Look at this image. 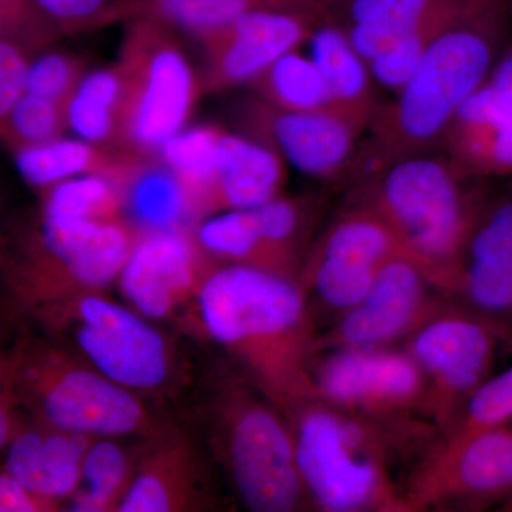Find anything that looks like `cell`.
<instances>
[{"mask_svg": "<svg viewBox=\"0 0 512 512\" xmlns=\"http://www.w3.org/2000/svg\"><path fill=\"white\" fill-rule=\"evenodd\" d=\"M508 423H512V365L491 376L474 393L456 429L446 439Z\"/></svg>", "mask_w": 512, "mask_h": 512, "instance_id": "36", "label": "cell"}, {"mask_svg": "<svg viewBox=\"0 0 512 512\" xmlns=\"http://www.w3.org/2000/svg\"><path fill=\"white\" fill-rule=\"evenodd\" d=\"M239 119L247 136L319 180L346 181L363 136L333 111L282 110L255 96L242 104Z\"/></svg>", "mask_w": 512, "mask_h": 512, "instance_id": "16", "label": "cell"}, {"mask_svg": "<svg viewBox=\"0 0 512 512\" xmlns=\"http://www.w3.org/2000/svg\"><path fill=\"white\" fill-rule=\"evenodd\" d=\"M2 138L12 151L40 146L62 137L67 126L66 106L26 93L0 117Z\"/></svg>", "mask_w": 512, "mask_h": 512, "instance_id": "34", "label": "cell"}, {"mask_svg": "<svg viewBox=\"0 0 512 512\" xmlns=\"http://www.w3.org/2000/svg\"><path fill=\"white\" fill-rule=\"evenodd\" d=\"M144 158L124 151L69 138H56L40 146L16 151L15 163L26 183L45 190L60 181L87 174L114 178L123 188L131 171Z\"/></svg>", "mask_w": 512, "mask_h": 512, "instance_id": "24", "label": "cell"}, {"mask_svg": "<svg viewBox=\"0 0 512 512\" xmlns=\"http://www.w3.org/2000/svg\"><path fill=\"white\" fill-rule=\"evenodd\" d=\"M124 208L141 232L181 229L194 218L188 192L160 157L144 158L123 184Z\"/></svg>", "mask_w": 512, "mask_h": 512, "instance_id": "25", "label": "cell"}, {"mask_svg": "<svg viewBox=\"0 0 512 512\" xmlns=\"http://www.w3.org/2000/svg\"><path fill=\"white\" fill-rule=\"evenodd\" d=\"M318 211L313 200L282 195L255 208L262 237L285 275L299 279L303 244L311 234Z\"/></svg>", "mask_w": 512, "mask_h": 512, "instance_id": "30", "label": "cell"}, {"mask_svg": "<svg viewBox=\"0 0 512 512\" xmlns=\"http://www.w3.org/2000/svg\"><path fill=\"white\" fill-rule=\"evenodd\" d=\"M320 23L299 13L264 10L198 37L207 60L204 90L249 86L279 57L299 49Z\"/></svg>", "mask_w": 512, "mask_h": 512, "instance_id": "17", "label": "cell"}, {"mask_svg": "<svg viewBox=\"0 0 512 512\" xmlns=\"http://www.w3.org/2000/svg\"><path fill=\"white\" fill-rule=\"evenodd\" d=\"M512 8V0H333V22L367 64L400 39L429 49L443 33Z\"/></svg>", "mask_w": 512, "mask_h": 512, "instance_id": "15", "label": "cell"}, {"mask_svg": "<svg viewBox=\"0 0 512 512\" xmlns=\"http://www.w3.org/2000/svg\"><path fill=\"white\" fill-rule=\"evenodd\" d=\"M67 126L89 143L117 150L119 110L76 89L66 106Z\"/></svg>", "mask_w": 512, "mask_h": 512, "instance_id": "38", "label": "cell"}, {"mask_svg": "<svg viewBox=\"0 0 512 512\" xmlns=\"http://www.w3.org/2000/svg\"><path fill=\"white\" fill-rule=\"evenodd\" d=\"M511 19L512 8L497 10L431 43L396 99L382 104L367 128L346 178L349 188L443 143L458 110L503 53Z\"/></svg>", "mask_w": 512, "mask_h": 512, "instance_id": "3", "label": "cell"}, {"mask_svg": "<svg viewBox=\"0 0 512 512\" xmlns=\"http://www.w3.org/2000/svg\"><path fill=\"white\" fill-rule=\"evenodd\" d=\"M487 192L450 158L423 154L352 185L345 202L375 212L446 296Z\"/></svg>", "mask_w": 512, "mask_h": 512, "instance_id": "4", "label": "cell"}, {"mask_svg": "<svg viewBox=\"0 0 512 512\" xmlns=\"http://www.w3.org/2000/svg\"><path fill=\"white\" fill-rule=\"evenodd\" d=\"M413 512L480 511L512 498V423L441 439L406 485Z\"/></svg>", "mask_w": 512, "mask_h": 512, "instance_id": "8", "label": "cell"}, {"mask_svg": "<svg viewBox=\"0 0 512 512\" xmlns=\"http://www.w3.org/2000/svg\"><path fill=\"white\" fill-rule=\"evenodd\" d=\"M143 232L123 220L43 218L35 274L96 289L120 276Z\"/></svg>", "mask_w": 512, "mask_h": 512, "instance_id": "18", "label": "cell"}, {"mask_svg": "<svg viewBox=\"0 0 512 512\" xmlns=\"http://www.w3.org/2000/svg\"><path fill=\"white\" fill-rule=\"evenodd\" d=\"M124 25L116 63L123 84L117 150L158 157L167 141L187 127L204 84L174 29L150 19Z\"/></svg>", "mask_w": 512, "mask_h": 512, "instance_id": "5", "label": "cell"}, {"mask_svg": "<svg viewBox=\"0 0 512 512\" xmlns=\"http://www.w3.org/2000/svg\"><path fill=\"white\" fill-rule=\"evenodd\" d=\"M309 42V56L318 66L328 89L330 111L360 133H366L382 106L369 64L357 53L343 26L333 20L316 26Z\"/></svg>", "mask_w": 512, "mask_h": 512, "instance_id": "22", "label": "cell"}, {"mask_svg": "<svg viewBox=\"0 0 512 512\" xmlns=\"http://www.w3.org/2000/svg\"><path fill=\"white\" fill-rule=\"evenodd\" d=\"M224 133L225 130L215 124L185 127L170 138L158 154L187 190L194 218L212 212Z\"/></svg>", "mask_w": 512, "mask_h": 512, "instance_id": "26", "label": "cell"}, {"mask_svg": "<svg viewBox=\"0 0 512 512\" xmlns=\"http://www.w3.org/2000/svg\"><path fill=\"white\" fill-rule=\"evenodd\" d=\"M443 143L471 180L512 177V45L458 110Z\"/></svg>", "mask_w": 512, "mask_h": 512, "instance_id": "19", "label": "cell"}, {"mask_svg": "<svg viewBox=\"0 0 512 512\" xmlns=\"http://www.w3.org/2000/svg\"><path fill=\"white\" fill-rule=\"evenodd\" d=\"M501 343L504 339L487 320L448 298L403 343L426 379L429 417L444 439L493 376Z\"/></svg>", "mask_w": 512, "mask_h": 512, "instance_id": "6", "label": "cell"}, {"mask_svg": "<svg viewBox=\"0 0 512 512\" xmlns=\"http://www.w3.org/2000/svg\"><path fill=\"white\" fill-rule=\"evenodd\" d=\"M82 481L86 488L72 495L70 510L117 511L131 484L130 466L121 447L109 440L93 443L84 458Z\"/></svg>", "mask_w": 512, "mask_h": 512, "instance_id": "32", "label": "cell"}, {"mask_svg": "<svg viewBox=\"0 0 512 512\" xmlns=\"http://www.w3.org/2000/svg\"><path fill=\"white\" fill-rule=\"evenodd\" d=\"M198 312L211 338L241 359L262 396L285 416L316 397L319 333L298 279L251 265L225 266L202 282Z\"/></svg>", "mask_w": 512, "mask_h": 512, "instance_id": "2", "label": "cell"}, {"mask_svg": "<svg viewBox=\"0 0 512 512\" xmlns=\"http://www.w3.org/2000/svg\"><path fill=\"white\" fill-rule=\"evenodd\" d=\"M63 35L62 25L37 0H0V39L32 53Z\"/></svg>", "mask_w": 512, "mask_h": 512, "instance_id": "35", "label": "cell"}, {"mask_svg": "<svg viewBox=\"0 0 512 512\" xmlns=\"http://www.w3.org/2000/svg\"><path fill=\"white\" fill-rule=\"evenodd\" d=\"M397 256L406 254L392 229L375 212L345 202L313 244L299 278L336 319L362 301L382 266Z\"/></svg>", "mask_w": 512, "mask_h": 512, "instance_id": "9", "label": "cell"}, {"mask_svg": "<svg viewBox=\"0 0 512 512\" xmlns=\"http://www.w3.org/2000/svg\"><path fill=\"white\" fill-rule=\"evenodd\" d=\"M264 10L299 13L328 22L332 20L333 0H114L90 29L131 19H150L198 39L241 16Z\"/></svg>", "mask_w": 512, "mask_h": 512, "instance_id": "21", "label": "cell"}, {"mask_svg": "<svg viewBox=\"0 0 512 512\" xmlns=\"http://www.w3.org/2000/svg\"><path fill=\"white\" fill-rule=\"evenodd\" d=\"M204 251L181 229L144 232L119 276L121 292L140 315L163 319L204 282Z\"/></svg>", "mask_w": 512, "mask_h": 512, "instance_id": "20", "label": "cell"}, {"mask_svg": "<svg viewBox=\"0 0 512 512\" xmlns=\"http://www.w3.org/2000/svg\"><path fill=\"white\" fill-rule=\"evenodd\" d=\"M52 18L62 25L64 33L83 32L92 28L94 20L114 0H37Z\"/></svg>", "mask_w": 512, "mask_h": 512, "instance_id": "41", "label": "cell"}, {"mask_svg": "<svg viewBox=\"0 0 512 512\" xmlns=\"http://www.w3.org/2000/svg\"><path fill=\"white\" fill-rule=\"evenodd\" d=\"M180 448L156 454L131 480L120 512H167L188 507V458Z\"/></svg>", "mask_w": 512, "mask_h": 512, "instance_id": "28", "label": "cell"}, {"mask_svg": "<svg viewBox=\"0 0 512 512\" xmlns=\"http://www.w3.org/2000/svg\"><path fill=\"white\" fill-rule=\"evenodd\" d=\"M29 55L18 43L0 39V117L28 93Z\"/></svg>", "mask_w": 512, "mask_h": 512, "instance_id": "40", "label": "cell"}, {"mask_svg": "<svg viewBox=\"0 0 512 512\" xmlns=\"http://www.w3.org/2000/svg\"><path fill=\"white\" fill-rule=\"evenodd\" d=\"M285 180V161L272 148L225 130L212 212L255 210L281 195Z\"/></svg>", "mask_w": 512, "mask_h": 512, "instance_id": "23", "label": "cell"}, {"mask_svg": "<svg viewBox=\"0 0 512 512\" xmlns=\"http://www.w3.org/2000/svg\"><path fill=\"white\" fill-rule=\"evenodd\" d=\"M286 419L312 507L326 512H413L394 471L414 470L443 439L427 417L350 412L319 397Z\"/></svg>", "mask_w": 512, "mask_h": 512, "instance_id": "1", "label": "cell"}, {"mask_svg": "<svg viewBox=\"0 0 512 512\" xmlns=\"http://www.w3.org/2000/svg\"><path fill=\"white\" fill-rule=\"evenodd\" d=\"M504 510H507V511H512V498L510 501H508L507 504H504Z\"/></svg>", "mask_w": 512, "mask_h": 512, "instance_id": "43", "label": "cell"}, {"mask_svg": "<svg viewBox=\"0 0 512 512\" xmlns=\"http://www.w3.org/2000/svg\"><path fill=\"white\" fill-rule=\"evenodd\" d=\"M52 359L29 367L26 380L43 419L53 429L92 437L146 433L147 414L130 389L97 369Z\"/></svg>", "mask_w": 512, "mask_h": 512, "instance_id": "12", "label": "cell"}, {"mask_svg": "<svg viewBox=\"0 0 512 512\" xmlns=\"http://www.w3.org/2000/svg\"><path fill=\"white\" fill-rule=\"evenodd\" d=\"M255 97L278 109L289 111H330L328 89L311 56L299 49L275 60L249 84Z\"/></svg>", "mask_w": 512, "mask_h": 512, "instance_id": "27", "label": "cell"}, {"mask_svg": "<svg viewBox=\"0 0 512 512\" xmlns=\"http://www.w3.org/2000/svg\"><path fill=\"white\" fill-rule=\"evenodd\" d=\"M316 397L373 416L429 417V390L416 360L402 346L332 349L313 365Z\"/></svg>", "mask_w": 512, "mask_h": 512, "instance_id": "10", "label": "cell"}, {"mask_svg": "<svg viewBox=\"0 0 512 512\" xmlns=\"http://www.w3.org/2000/svg\"><path fill=\"white\" fill-rule=\"evenodd\" d=\"M92 444L89 434L57 429L45 434L40 454V498L47 507L76 493Z\"/></svg>", "mask_w": 512, "mask_h": 512, "instance_id": "33", "label": "cell"}, {"mask_svg": "<svg viewBox=\"0 0 512 512\" xmlns=\"http://www.w3.org/2000/svg\"><path fill=\"white\" fill-rule=\"evenodd\" d=\"M446 298L487 320L512 346V177L485 195Z\"/></svg>", "mask_w": 512, "mask_h": 512, "instance_id": "14", "label": "cell"}, {"mask_svg": "<svg viewBox=\"0 0 512 512\" xmlns=\"http://www.w3.org/2000/svg\"><path fill=\"white\" fill-rule=\"evenodd\" d=\"M194 238L208 254L285 275L262 237L255 210H227L207 218Z\"/></svg>", "mask_w": 512, "mask_h": 512, "instance_id": "29", "label": "cell"}, {"mask_svg": "<svg viewBox=\"0 0 512 512\" xmlns=\"http://www.w3.org/2000/svg\"><path fill=\"white\" fill-rule=\"evenodd\" d=\"M43 437L45 434L36 430H26L16 434L15 439L10 443L8 457H6V474L22 484L40 501H42L40 454H42Z\"/></svg>", "mask_w": 512, "mask_h": 512, "instance_id": "39", "label": "cell"}, {"mask_svg": "<svg viewBox=\"0 0 512 512\" xmlns=\"http://www.w3.org/2000/svg\"><path fill=\"white\" fill-rule=\"evenodd\" d=\"M46 505L8 474L0 477V511L32 512L46 510Z\"/></svg>", "mask_w": 512, "mask_h": 512, "instance_id": "42", "label": "cell"}, {"mask_svg": "<svg viewBox=\"0 0 512 512\" xmlns=\"http://www.w3.org/2000/svg\"><path fill=\"white\" fill-rule=\"evenodd\" d=\"M444 298L412 259H390L362 301L336 318L325 333H319L318 353L402 346Z\"/></svg>", "mask_w": 512, "mask_h": 512, "instance_id": "11", "label": "cell"}, {"mask_svg": "<svg viewBox=\"0 0 512 512\" xmlns=\"http://www.w3.org/2000/svg\"><path fill=\"white\" fill-rule=\"evenodd\" d=\"M43 191L45 217L109 221L124 210L123 188L107 175H80Z\"/></svg>", "mask_w": 512, "mask_h": 512, "instance_id": "31", "label": "cell"}, {"mask_svg": "<svg viewBox=\"0 0 512 512\" xmlns=\"http://www.w3.org/2000/svg\"><path fill=\"white\" fill-rule=\"evenodd\" d=\"M84 74V63L79 57L45 53L30 64L28 93L67 106Z\"/></svg>", "mask_w": 512, "mask_h": 512, "instance_id": "37", "label": "cell"}, {"mask_svg": "<svg viewBox=\"0 0 512 512\" xmlns=\"http://www.w3.org/2000/svg\"><path fill=\"white\" fill-rule=\"evenodd\" d=\"M76 342L94 369L133 390L160 387L170 372L167 343L143 315L99 295L74 302Z\"/></svg>", "mask_w": 512, "mask_h": 512, "instance_id": "13", "label": "cell"}, {"mask_svg": "<svg viewBox=\"0 0 512 512\" xmlns=\"http://www.w3.org/2000/svg\"><path fill=\"white\" fill-rule=\"evenodd\" d=\"M227 454L235 487L249 510L312 507L296 461L291 424L266 397L239 394L228 414Z\"/></svg>", "mask_w": 512, "mask_h": 512, "instance_id": "7", "label": "cell"}]
</instances>
